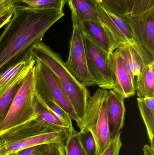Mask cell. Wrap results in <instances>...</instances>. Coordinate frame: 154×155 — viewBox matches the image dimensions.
<instances>
[{
  "label": "cell",
  "instance_id": "83f0119b",
  "mask_svg": "<svg viewBox=\"0 0 154 155\" xmlns=\"http://www.w3.org/2000/svg\"><path fill=\"white\" fill-rule=\"evenodd\" d=\"M121 134L119 133L111 140L110 143L100 155H119L122 147Z\"/></svg>",
  "mask_w": 154,
  "mask_h": 155
},
{
  "label": "cell",
  "instance_id": "52a82bcc",
  "mask_svg": "<svg viewBox=\"0 0 154 155\" xmlns=\"http://www.w3.org/2000/svg\"><path fill=\"white\" fill-rule=\"evenodd\" d=\"M35 60V93L46 94L52 97L71 120L76 121L78 127H79L81 120L58 79L49 67L41 62Z\"/></svg>",
  "mask_w": 154,
  "mask_h": 155
},
{
  "label": "cell",
  "instance_id": "1f68e13d",
  "mask_svg": "<svg viewBox=\"0 0 154 155\" xmlns=\"http://www.w3.org/2000/svg\"><path fill=\"white\" fill-rule=\"evenodd\" d=\"M144 155H154V148L150 145H145L143 148Z\"/></svg>",
  "mask_w": 154,
  "mask_h": 155
},
{
  "label": "cell",
  "instance_id": "4316f807",
  "mask_svg": "<svg viewBox=\"0 0 154 155\" xmlns=\"http://www.w3.org/2000/svg\"><path fill=\"white\" fill-rule=\"evenodd\" d=\"M33 155H65L64 145L59 143L40 145Z\"/></svg>",
  "mask_w": 154,
  "mask_h": 155
},
{
  "label": "cell",
  "instance_id": "7c38bea8",
  "mask_svg": "<svg viewBox=\"0 0 154 155\" xmlns=\"http://www.w3.org/2000/svg\"><path fill=\"white\" fill-rule=\"evenodd\" d=\"M106 111L111 139L121 133L124 126L126 108L124 98L113 90L108 91Z\"/></svg>",
  "mask_w": 154,
  "mask_h": 155
},
{
  "label": "cell",
  "instance_id": "8992f818",
  "mask_svg": "<svg viewBox=\"0 0 154 155\" xmlns=\"http://www.w3.org/2000/svg\"><path fill=\"white\" fill-rule=\"evenodd\" d=\"M71 11L73 23L72 35L69 41V51L65 62L69 71L77 80L84 86L96 85L88 69L84 38L79 23L78 18L71 0H67Z\"/></svg>",
  "mask_w": 154,
  "mask_h": 155
},
{
  "label": "cell",
  "instance_id": "836d02e7",
  "mask_svg": "<svg viewBox=\"0 0 154 155\" xmlns=\"http://www.w3.org/2000/svg\"><path fill=\"white\" fill-rule=\"evenodd\" d=\"M15 1L17 3H18L21 2L22 1V0H15Z\"/></svg>",
  "mask_w": 154,
  "mask_h": 155
},
{
  "label": "cell",
  "instance_id": "cb8c5ba5",
  "mask_svg": "<svg viewBox=\"0 0 154 155\" xmlns=\"http://www.w3.org/2000/svg\"><path fill=\"white\" fill-rule=\"evenodd\" d=\"M126 15L142 13L154 7V0H125Z\"/></svg>",
  "mask_w": 154,
  "mask_h": 155
},
{
  "label": "cell",
  "instance_id": "d4e9b609",
  "mask_svg": "<svg viewBox=\"0 0 154 155\" xmlns=\"http://www.w3.org/2000/svg\"><path fill=\"white\" fill-rule=\"evenodd\" d=\"M80 141L87 155H97L96 146L94 136L89 130L78 132Z\"/></svg>",
  "mask_w": 154,
  "mask_h": 155
},
{
  "label": "cell",
  "instance_id": "6da1fadb",
  "mask_svg": "<svg viewBox=\"0 0 154 155\" xmlns=\"http://www.w3.org/2000/svg\"><path fill=\"white\" fill-rule=\"evenodd\" d=\"M63 12L15 6L11 21L0 35V74L27 59L35 44L61 18Z\"/></svg>",
  "mask_w": 154,
  "mask_h": 155
},
{
  "label": "cell",
  "instance_id": "277c9868",
  "mask_svg": "<svg viewBox=\"0 0 154 155\" xmlns=\"http://www.w3.org/2000/svg\"><path fill=\"white\" fill-rule=\"evenodd\" d=\"M108 91L99 88L90 96L86 115L80 127V131L89 130L94 136L97 155H100L111 142L106 111V97Z\"/></svg>",
  "mask_w": 154,
  "mask_h": 155
},
{
  "label": "cell",
  "instance_id": "7a4b0ae2",
  "mask_svg": "<svg viewBox=\"0 0 154 155\" xmlns=\"http://www.w3.org/2000/svg\"><path fill=\"white\" fill-rule=\"evenodd\" d=\"M68 129L47 123L39 116L0 134V155L49 143L65 145Z\"/></svg>",
  "mask_w": 154,
  "mask_h": 155
},
{
  "label": "cell",
  "instance_id": "4dcf8cb0",
  "mask_svg": "<svg viewBox=\"0 0 154 155\" xmlns=\"http://www.w3.org/2000/svg\"><path fill=\"white\" fill-rule=\"evenodd\" d=\"M39 146L29 147L18 152L17 155H33L39 147Z\"/></svg>",
  "mask_w": 154,
  "mask_h": 155
},
{
  "label": "cell",
  "instance_id": "484cf974",
  "mask_svg": "<svg viewBox=\"0 0 154 155\" xmlns=\"http://www.w3.org/2000/svg\"><path fill=\"white\" fill-rule=\"evenodd\" d=\"M106 10L120 17L126 15L125 0H97Z\"/></svg>",
  "mask_w": 154,
  "mask_h": 155
},
{
  "label": "cell",
  "instance_id": "4fadbf2b",
  "mask_svg": "<svg viewBox=\"0 0 154 155\" xmlns=\"http://www.w3.org/2000/svg\"><path fill=\"white\" fill-rule=\"evenodd\" d=\"M78 21L83 35L101 50L110 54L116 49L115 43L100 24L90 21H80L79 18Z\"/></svg>",
  "mask_w": 154,
  "mask_h": 155
},
{
  "label": "cell",
  "instance_id": "7402d4cb",
  "mask_svg": "<svg viewBox=\"0 0 154 155\" xmlns=\"http://www.w3.org/2000/svg\"><path fill=\"white\" fill-rule=\"evenodd\" d=\"M71 1L80 21H90L100 25L98 18L88 0Z\"/></svg>",
  "mask_w": 154,
  "mask_h": 155
},
{
  "label": "cell",
  "instance_id": "ba28073f",
  "mask_svg": "<svg viewBox=\"0 0 154 155\" xmlns=\"http://www.w3.org/2000/svg\"><path fill=\"white\" fill-rule=\"evenodd\" d=\"M122 17L131 29L134 44L145 64L154 61V7L139 14Z\"/></svg>",
  "mask_w": 154,
  "mask_h": 155
},
{
  "label": "cell",
  "instance_id": "d6a6232c",
  "mask_svg": "<svg viewBox=\"0 0 154 155\" xmlns=\"http://www.w3.org/2000/svg\"><path fill=\"white\" fill-rule=\"evenodd\" d=\"M18 153V152H13V153H9L5 154L0 155H17Z\"/></svg>",
  "mask_w": 154,
  "mask_h": 155
},
{
  "label": "cell",
  "instance_id": "2e32d148",
  "mask_svg": "<svg viewBox=\"0 0 154 155\" xmlns=\"http://www.w3.org/2000/svg\"><path fill=\"white\" fill-rule=\"evenodd\" d=\"M31 67L23 72L15 80L0 94V124L7 115L12 102L17 91L24 81L30 71L33 68Z\"/></svg>",
  "mask_w": 154,
  "mask_h": 155
},
{
  "label": "cell",
  "instance_id": "9a60e30c",
  "mask_svg": "<svg viewBox=\"0 0 154 155\" xmlns=\"http://www.w3.org/2000/svg\"><path fill=\"white\" fill-rule=\"evenodd\" d=\"M154 61L144 65L137 76L136 92L139 98L154 97Z\"/></svg>",
  "mask_w": 154,
  "mask_h": 155
},
{
  "label": "cell",
  "instance_id": "f1b7e54d",
  "mask_svg": "<svg viewBox=\"0 0 154 155\" xmlns=\"http://www.w3.org/2000/svg\"><path fill=\"white\" fill-rule=\"evenodd\" d=\"M17 5L15 0H0V17L14 9Z\"/></svg>",
  "mask_w": 154,
  "mask_h": 155
},
{
  "label": "cell",
  "instance_id": "5bb4252c",
  "mask_svg": "<svg viewBox=\"0 0 154 155\" xmlns=\"http://www.w3.org/2000/svg\"><path fill=\"white\" fill-rule=\"evenodd\" d=\"M117 49L122 55L131 76L135 78L146 65L135 45L134 43L124 44Z\"/></svg>",
  "mask_w": 154,
  "mask_h": 155
},
{
  "label": "cell",
  "instance_id": "d6986e66",
  "mask_svg": "<svg viewBox=\"0 0 154 155\" xmlns=\"http://www.w3.org/2000/svg\"><path fill=\"white\" fill-rule=\"evenodd\" d=\"M64 149L65 155H87L80 141L78 132L74 129L72 125L67 132Z\"/></svg>",
  "mask_w": 154,
  "mask_h": 155
},
{
  "label": "cell",
  "instance_id": "e0dca14e",
  "mask_svg": "<svg viewBox=\"0 0 154 155\" xmlns=\"http://www.w3.org/2000/svg\"><path fill=\"white\" fill-rule=\"evenodd\" d=\"M137 104L146 127L150 146L154 148V97H137Z\"/></svg>",
  "mask_w": 154,
  "mask_h": 155
},
{
  "label": "cell",
  "instance_id": "f546056e",
  "mask_svg": "<svg viewBox=\"0 0 154 155\" xmlns=\"http://www.w3.org/2000/svg\"><path fill=\"white\" fill-rule=\"evenodd\" d=\"M15 8V7H14ZM14 9L12 10L11 11H10L9 12L5 14L4 15L0 17V29L2 27L7 24L9 22L11 19L12 17L13 14L14 10Z\"/></svg>",
  "mask_w": 154,
  "mask_h": 155
},
{
  "label": "cell",
  "instance_id": "603a6c76",
  "mask_svg": "<svg viewBox=\"0 0 154 155\" xmlns=\"http://www.w3.org/2000/svg\"><path fill=\"white\" fill-rule=\"evenodd\" d=\"M21 2L35 10H55L63 12L67 0H22Z\"/></svg>",
  "mask_w": 154,
  "mask_h": 155
},
{
  "label": "cell",
  "instance_id": "ac0fdd59",
  "mask_svg": "<svg viewBox=\"0 0 154 155\" xmlns=\"http://www.w3.org/2000/svg\"><path fill=\"white\" fill-rule=\"evenodd\" d=\"M35 60L31 54L27 59L0 74V94L27 69L34 66Z\"/></svg>",
  "mask_w": 154,
  "mask_h": 155
},
{
  "label": "cell",
  "instance_id": "ffe728a7",
  "mask_svg": "<svg viewBox=\"0 0 154 155\" xmlns=\"http://www.w3.org/2000/svg\"><path fill=\"white\" fill-rule=\"evenodd\" d=\"M34 105L37 115L45 122L57 127L68 129L67 126L45 106L36 94L34 97Z\"/></svg>",
  "mask_w": 154,
  "mask_h": 155
},
{
  "label": "cell",
  "instance_id": "8fae6325",
  "mask_svg": "<svg viewBox=\"0 0 154 155\" xmlns=\"http://www.w3.org/2000/svg\"><path fill=\"white\" fill-rule=\"evenodd\" d=\"M115 84L113 90L124 99L134 95L136 92L135 78L128 71L122 55L116 49L111 55Z\"/></svg>",
  "mask_w": 154,
  "mask_h": 155
},
{
  "label": "cell",
  "instance_id": "3957f363",
  "mask_svg": "<svg viewBox=\"0 0 154 155\" xmlns=\"http://www.w3.org/2000/svg\"><path fill=\"white\" fill-rule=\"evenodd\" d=\"M30 54L34 59L44 64L54 73L81 120V125L91 96L86 87L80 84L72 75L59 54L54 52L42 41L33 45Z\"/></svg>",
  "mask_w": 154,
  "mask_h": 155
},
{
  "label": "cell",
  "instance_id": "44dd1931",
  "mask_svg": "<svg viewBox=\"0 0 154 155\" xmlns=\"http://www.w3.org/2000/svg\"><path fill=\"white\" fill-rule=\"evenodd\" d=\"M35 94L45 106L63 122L68 128L72 125L71 118L52 97L46 94H36V93Z\"/></svg>",
  "mask_w": 154,
  "mask_h": 155
},
{
  "label": "cell",
  "instance_id": "30bf717a",
  "mask_svg": "<svg viewBox=\"0 0 154 155\" xmlns=\"http://www.w3.org/2000/svg\"><path fill=\"white\" fill-rule=\"evenodd\" d=\"M96 14L101 26L115 43L116 48L122 45L134 43L129 25L123 17L106 10L97 0H88Z\"/></svg>",
  "mask_w": 154,
  "mask_h": 155
},
{
  "label": "cell",
  "instance_id": "5b68a950",
  "mask_svg": "<svg viewBox=\"0 0 154 155\" xmlns=\"http://www.w3.org/2000/svg\"><path fill=\"white\" fill-rule=\"evenodd\" d=\"M35 95L33 66L17 91L7 115L0 124V134L38 116L34 105Z\"/></svg>",
  "mask_w": 154,
  "mask_h": 155
},
{
  "label": "cell",
  "instance_id": "9c48e42d",
  "mask_svg": "<svg viewBox=\"0 0 154 155\" xmlns=\"http://www.w3.org/2000/svg\"><path fill=\"white\" fill-rule=\"evenodd\" d=\"M88 69L96 85L104 89L113 90L115 84V74L108 54L83 35Z\"/></svg>",
  "mask_w": 154,
  "mask_h": 155
}]
</instances>
